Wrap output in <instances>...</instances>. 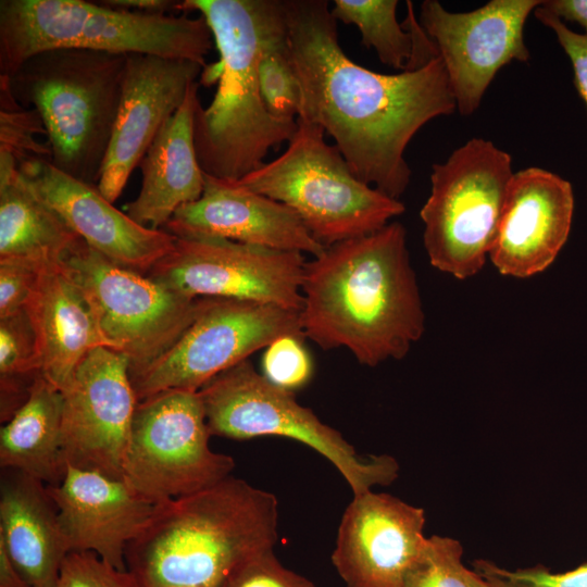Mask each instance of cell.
<instances>
[{"mask_svg":"<svg viewBox=\"0 0 587 587\" xmlns=\"http://www.w3.org/2000/svg\"><path fill=\"white\" fill-rule=\"evenodd\" d=\"M222 587H315L302 575L285 567L273 549L260 552L240 564Z\"/></svg>","mask_w":587,"mask_h":587,"instance_id":"cell-35","label":"cell"},{"mask_svg":"<svg viewBox=\"0 0 587 587\" xmlns=\"http://www.w3.org/2000/svg\"><path fill=\"white\" fill-rule=\"evenodd\" d=\"M36 134H43V123L35 109L22 105L12 95L7 75H0V151L11 153L17 163L27 159L50 161L48 143H39Z\"/></svg>","mask_w":587,"mask_h":587,"instance_id":"cell-30","label":"cell"},{"mask_svg":"<svg viewBox=\"0 0 587 587\" xmlns=\"http://www.w3.org/2000/svg\"><path fill=\"white\" fill-rule=\"evenodd\" d=\"M304 337L300 312L273 304L204 298L201 311L158 359L129 375L138 401L171 389L198 391L275 339Z\"/></svg>","mask_w":587,"mask_h":587,"instance_id":"cell-12","label":"cell"},{"mask_svg":"<svg viewBox=\"0 0 587 587\" xmlns=\"http://www.w3.org/2000/svg\"><path fill=\"white\" fill-rule=\"evenodd\" d=\"M469 580L471 587H494L488 582H486L482 576H479L474 570H469Z\"/></svg>","mask_w":587,"mask_h":587,"instance_id":"cell-41","label":"cell"},{"mask_svg":"<svg viewBox=\"0 0 587 587\" xmlns=\"http://www.w3.org/2000/svg\"><path fill=\"white\" fill-rule=\"evenodd\" d=\"M210 436L198 391L171 389L138 401L124 479L158 503L222 482L235 462L210 448Z\"/></svg>","mask_w":587,"mask_h":587,"instance_id":"cell-11","label":"cell"},{"mask_svg":"<svg viewBox=\"0 0 587 587\" xmlns=\"http://www.w3.org/2000/svg\"><path fill=\"white\" fill-rule=\"evenodd\" d=\"M539 7L562 22L577 23L587 37V0H541Z\"/></svg>","mask_w":587,"mask_h":587,"instance_id":"cell-38","label":"cell"},{"mask_svg":"<svg viewBox=\"0 0 587 587\" xmlns=\"http://www.w3.org/2000/svg\"><path fill=\"white\" fill-rule=\"evenodd\" d=\"M301 329L323 350L346 348L370 367L401 360L425 330L407 230H379L325 247L307 261Z\"/></svg>","mask_w":587,"mask_h":587,"instance_id":"cell-2","label":"cell"},{"mask_svg":"<svg viewBox=\"0 0 587 587\" xmlns=\"http://www.w3.org/2000/svg\"><path fill=\"white\" fill-rule=\"evenodd\" d=\"M127 55L60 48L30 57L7 75L13 97L38 112L52 165L85 183L99 182Z\"/></svg>","mask_w":587,"mask_h":587,"instance_id":"cell-6","label":"cell"},{"mask_svg":"<svg viewBox=\"0 0 587 587\" xmlns=\"http://www.w3.org/2000/svg\"><path fill=\"white\" fill-rule=\"evenodd\" d=\"M61 391L65 466L124 478L138 403L127 357L107 347L92 349Z\"/></svg>","mask_w":587,"mask_h":587,"instance_id":"cell-14","label":"cell"},{"mask_svg":"<svg viewBox=\"0 0 587 587\" xmlns=\"http://www.w3.org/2000/svg\"><path fill=\"white\" fill-rule=\"evenodd\" d=\"M62 391L39 376L23 405L0 429V465L58 485L66 471L62 455Z\"/></svg>","mask_w":587,"mask_h":587,"instance_id":"cell-26","label":"cell"},{"mask_svg":"<svg viewBox=\"0 0 587 587\" xmlns=\"http://www.w3.org/2000/svg\"><path fill=\"white\" fill-rule=\"evenodd\" d=\"M301 339L294 335L279 337L265 348L262 357V375L291 394L304 388L314 372L312 358Z\"/></svg>","mask_w":587,"mask_h":587,"instance_id":"cell-32","label":"cell"},{"mask_svg":"<svg viewBox=\"0 0 587 587\" xmlns=\"http://www.w3.org/2000/svg\"><path fill=\"white\" fill-rule=\"evenodd\" d=\"M463 548L457 539L427 537L422 558L403 587H471L469 570L462 561Z\"/></svg>","mask_w":587,"mask_h":587,"instance_id":"cell-31","label":"cell"},{"mask_svg":"<svg viewBox=\"0 0 587 587\" xmlns=\"http://www.w3.org/2000/svg\"><path fill=\"white\" fill-rule=\"evenodd\" d=\"M424 510L372 490L346 508L332 562L347 587H403L423 555Z\"/></svg>","mask_w":587,"mask_h":587,"instance_id":"cell-16","label":"cell"},{"mask_svg":"<svg viewBox=\"0 0 587 587\" xmlns=\"http://www.w3.org/2000/svg\"><path fill=\"white\" fill-rule=\"evenodd\" d=\"M541 0H490L470 12H449L437 0L420 7V24L446 68L457 110L473 114L497 75L511 61L527 62L528 15Z\"/></svg>","mask_w":587,"mask_h":587,"instance_id":"cell-15","label":"cell"},{"mask_svg":"<svg viewBox=\"0 0 587 587\" xmlns=\"http://www.w3.org/2000/svg\"><path fill=\"white\" fill-rule=\"evenodd\" d=\"M214 41L199 15L143 13L84 0H1L0 75L48 50L151 54L205 67Z\"/></svg>","mask_w":587,"mask_h":587,"instance_id":"cell-5","label":"cell"},{"mask_svg":"<svg viewBox=\"0 0 587 587\" xmlns=\"http://www.w3.org/2000/svg\"><path fill=\"white\" fill-rule=\"evenodd\" d=\"M324 135L321 126L298 117L285 152L236 182L287 205L328 247L379 230L405 207L359 179Z\"/></svg>","mask_w":587,"mask_h":587,"instance_id":"cell-7","label":"cell"},{"mask_svg":"<svg viewBox=\"0 0 587 587\" xmlns=\"http://www.w3.org/2000/svg\"><path fill=\"white\" fill-rule=\"evenodd\" d=\"M305 257L214 237H176L147 274L191 298H223L300 312Z\"/></svg>","mask_w":587,"mask_h":587,"instance_id":"cell-13","label":"cell"},{"mask_svg":"<svg viewBox=\"0 0 587 587\" xmlns=\"http://www.w3.org/2000/svg\"><path fill=\"white\" fill-rule=\"evenodd\" d=\"M535 17L552 29L559 43L571 60L574 86L587 107V37L570 29L564 22L539 5L534 10Z\"/></svg>","mask_w":587,"mask_h":587,"instance_id":"cell-37","label":"cell"},{"mask_svg":"<svg viewBox=\"0 0 587 587\" xmlns=\"http://www.w3.org/2000/svg\"><path fill=\"white\" fill-rule=\"evenodd\" d=\"M108 7L125 9L143 13H163L178 11L180 1L168 0H104L100 1Z\"/></svg>","mask_w":587,"mask_h":587,"instance_id":"cell-39","label":"cell"},{"mask_svg":"<svg viewBox=\"0 0 587 587\" xmlns=\"http://www.w3.org/2000/svg\"><path fill=\"white\" fill-rule=\"evenodd\" d=\"M43 265L25 260H0V317L26 309Z\"/></svg>","mask_w":587,"mask_h":587,"instance_id":"cell-36","label":"cell"},{"mask_svg":"<svg viewBox=\"0 0 587 587\" xmlns=\"http://www.w3.org/2000/svg\"><path fill=\"white\" fill-rule=\"evenodd\" d=\"M82 242L24 178L15 158L0 151V260L61 263Z\"/></svg>","mask_w":587,"mask_h":587,"instance_id":"cell-25","label":"cell"},{"mask_svg":"<svg viewBox=\"0 0 587 587\" xmlns=\"http://www.w3.org/2000/svg\"><path fill=\"white\" fill-rule=\"evenodd\" d=\"M203 66L151 54L127 55L122 95L98 189L113 203Z\"/></svg>","mask_w":587,"mask_h":587,"instance_id":"cell-17","label":"cell"},{"mask_svg":"<svg viewBox=\"0 0 587 587\" xmlns=\"http://www.w3.org/2000/svg\"><path fill=\"white\" fill-rule=\"evenodd\" d=\"M55 587H142L128 570H118L92 552H70Z\"/></svg>","mask_w":587,"mask_h":587,"instance_id":"cell-34","label":"cell"},{"mask_svg":"<svg viewBox=\"0 0 587 587\" xmlns=\"http://www.w3.org/2000/svg\"><path fill=\"white\" fill-rule=\"evenodd\" d=\"M513 175L511 155L483 138L470 139L433 165L420 216L435 268L465 279L484 267Z\"/></svg>","mask_w":587,"mask_h":587,"instance_id":"cell-9","label":"cell"},{"mask_svg":"<svg viewBox=\"0 0 587 587\" xmlns=\"http://www.w3.org/2000/svg\"><path fill=\"white\" fill-rule=\"evenodd\" d=\"M276 497L228 476L196 494L163 502L125 553L142 587H222L278 537Z\"/></svg>","mask_w":587,"mask_h":587,"instance_id":"cell-4","label":"cell"},{"mask_svg":"<svg viewBox=\"0 0 587 587\" xmlns=\"http://www.w3.org/2000/svg\"><path fill=\"white\" fill-rule=\"evenodd\" d=\"M283 1L301 88L298 117L334 138L359 179L399 200L411 178L409 142L427 122L457 109L442 61L398 74L367 70L342 50L328 1Z\"/></svg>","mask_w":587,"mask_h":587,"instance_id":"cell-1","label":"cell"},{"mask_svg":"<svg viewBox=\"0 0 587 587\" xmlns=\"http://www.w3.org/2000/svg\"><path fill=\"white\" fill-rule=\"evenodd\" d=\"M179 12H199L218 52L201 82L218 79L211 103H198L193 140L203 173L239 180L264 163L271 149L289 141L297 120L272 116L260 92L259 62L268 40L285 27L283 0H185Z\"/></svg>","mask_w":587,"mask_h":587,"instance_id":"cell-3","label":"cell"},{"mask_svg":"<svg viewBox=\"0 0 587 587\" xmlns=\"http://www.w3.org/2000/svg\"><path fill=\"white\" fill-rule=\"evenodd\" d=\"M473 570L494 587H587V563L574 570L553 573L538 564L509 570L488 560H476Z\"/></svg>","mask_w":587,"mask_h":587,"instance_id":"cell-33","label":"cell"},{"mask_svg":"<svg viewBox=\"0 0 587 587\" xmlns=\"http://www.w3.org/2000/svg\"><path fill=\"white\" fill-rule=\"evenodd\" d=\"M17 164L37 195L90 248L113 263L147 275L173 249L174 235L139 225L107 200L95 184L61 172L46 159Z\"/></svg>","mask_w":587,"mask_h":587,"instance_id":"cell-18","label":"cell"},{"mask_svg":"<svg viewBox=\"0 0 587 587\" xmlns=\"http://www.w3.org/2000/svg\"><path fill=\"white\" fill-rule=\"evenodd\" d=\"M0 542L30 587H55L70 553L47 485L2 469Z\"/></svg>","mask_w":587,"mask_h":587,"instance_id":"cell-24","label":"cell"},{"mask_svg":"<svg viewBox=\"0 0 587 587\" xmlns=\"http://www.w3.org/2000/svg\"><path fill=\"white\" fill-rule=\"evenodd\" d=\"M0 587H30L0 542Z\"/></svg>","mask_w":587,"mask_h":587,"instance_id":"cell-40","label":"cell"},{"mask_svg":"<svg viewBox=\"0 0 587 587\" xmlns=\"http://www.w3.org/2000/svg\"><path fill=\"white\" fill-rule=\"evenodd\" d=\"M259 84L262 100L272 116L284 121L298 118L301 88L290 59L286 23L264 47L259 62Z\"/></svg>","mask_w":587,"mask_h":587,"instance_id":"cell-29","label":"cell"},{"mask_svg":"<svg viewBox=\"0 0 587 587\" xmlns=\"http://www.w3.org/2000/svg\"><path fill=\"white\" fill-rule=\"evenodd\" d=\"M162 229L175 237L223 238L311 257L325 248L287 205L205 173L200 198L179 207Z\"/></svg>","mask_w":587,"mask_h":587,"instance_id":"cell-21","label":"cell"},{"mask_svg":"<svg viewBox=\"0 0 587 587\" xmlns=\"http://www.w3.org/2000/svg\"><path fill=\"white\" fill-rule=\"evenodd\" d=\"M26 311L35 329L42 376L59 390L88 352L110 348L64 262L41 267Z\"/></svg>","mask_w":587,"mask_h":587,"instance_id":"cell-22","label":"cell"},{"mask_svg":"<svg viewBox=\"0 0 587 587\" xmlns=\"http://www.w3.org/2000/svg\"><path fill=\"white\" fill-rule=\"evenodd\" d=\"M211 435L230 439L279 436L303 444L328 460L353 496L387 486L399 474L388 454L361 455L342 435L323 423L295 394L259 373L249 360L220 373L198 390Z\"/></svg>","mask_w":587,"mask_h":587,"instance_id":"cell-8","label":"cell"},{"mask_svg":"<svg viewBox=\"0 0 587 587\" xmlns=\"http://www.w3.org/2000/svg\"><path fill=\"white\" fill-rule=\"evenodd\" d=\"M37 338L25 310L0 317V416L8 422L41 376Z\"/></svg>","mask_w":587,"mask_h":587,"instance_id":"cell-28","label":"cell"},{"mask_svg":"<svg viewBox=\"0 0 587 587\" xmlns=\"http://www.w3.org/2000/svg\"><path fill=\"white\" fill-rule=\"evenodd\" d=\"M70 552H92L118 570L125 553L152 521L161 503L124 478L66 466L62 480L47 486Z\"/></svg>","mask_w":587,"mask_h":587,"instance_id":"cell-19","label":"cell"},{"mask_svg":"<svg viewBox=\"0 0 587 587\" xmlns=\"http://www.w3.org/2000/svg\"><path fill=\"white\" fill-rule=\"evenodd\" d=\"M111 349L129 361V375L164 353L193 322L204 298L178 294L120 266L84 240L64 261Z\"/></svg>","mask_w":587,"mask_h":587,"instance_id":"cell-10","label":"cell"},{"mask_svg":"<svg viewBox=\"0 0 587 587\" xmlns=\"http://www.w3.org/2000/svg\"><path fill=\"white\" fill-rule=\"evenodd\" d=\"M198 87V82L190 85L184 102L162 126L139 164L141 187L137 198L126 204L125 213L141 226L162 229L179 207L202 195L204 173L193 140Z\"/></svg>","mask_w":587,"mask_h":587,"instance_id":"cell-23","label":"cell"},{"mask_svg":"<svg viewBox=\"0 0 587 587\" xmlns=\"http://www.w3.org/2000/svg\"><path fill=\"white\" fill-rule=\"evenodd\" d=\"M573 214L569 180L540 167L515 172L488 258L505 276L527 278L541 273L565 245Z\"/></svg>","mask_w":587,"mask_h":587,"instance_id":"cell-20","label":"cell"},{"mask_svg":"<svg viewBox=\"0 0 587 587\" xmlns=\"http://www.w3.org/2000/svg\"><path fill=\"white\" fill-rule=\"evenodd\" d=\"M397 0H334L335 20L358 27L361 42L374 49L379 61L395 70L414 71L438 58V50L407 1L408 15L397 20Z\"/></svg>","mask_w":587,"mask_h":587,"instance_id":"cell-27","label":"cell"}]
</instances>
